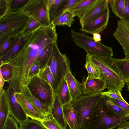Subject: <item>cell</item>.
I'll return each mask as SVG.
<instances>
[{
    "instance_id": "6da1fadb",
    "label": "cell",
    "mask_w": 129,
    "mask_h": 129,
    "mask_svg": "<svg viewBox=\"0 0 129 129\" xmlns=\"http://www.w3.org/2000/svg\"><path fill=\"white\" fill-rule=\"evenodd\" d=\"M57 36L56 26L52 23L42 26L34 31L19 52L2 64H9L12 69L9 86L17 93L21 92L27 86L30 70L39 54L47 45L56 42Z\"/></svg>"
},
{
    "instance_id": "7a4b0ae2",
    "label": "cell",
    "mask_w": 129,
    "mask_h": 129,
    "mask_svg": "<svg viewBox=\"0 0 129 129\" xmlns=\"http://www.w3.org/2000/svg\"><path fill=\"white\" fill-rule=\"evenodd\" d=\"M128 119L129 115H119L108 109L102 95L90 114L88 129H114Z\"/></svg>"
},
{
    "instance_id": "3957f363",
    "label": "cell",
    "mask_w": 129,
    "mask_h": 129,
    "mask_svg": "<svg viewBox=\"0 0 129 129\" xmlns=\"http://www.w3.org/2000/svg\"><path fill=\"white\" fill-rule=\"evenodd\" d=\"M87 54L99 68L100 79L105 82L106 88L108 90L121 92L125 83L112 62L111 57L88 53Z\"/></svg>"
},
{
    "instance_id": "277c9868",
    "label": "cell",
    "mask_w": 129,
    "mask_h": 129,
    "mask_svg": "<svg viewBox=\"0 0 129 129\" xmlns=\"http://www.w3.org/2000/svg\"><path fill=\"white\" fill-rule=\"evenodd\" d=\"M102 96L101 93L82 95L72 101L71 105L77 116L75 129H88L90 114Z\"/></svg>"
},
{
    "instance_id": "5b68a950",
    "label": "cell",
    "mask_w": 129,
    "mask_h": 129,
    "mask_svg": "<svg viewBox=\"0 0 129 129\" xmlns=\"http://www.w3.org/2000/svg\"><path fill=\"white\" fill-rule=\"evenodd\" d=\"M29 19L22 11L9 12L0 18V37L5 35L14 36L22 33Z\"/></svg>"
},
{
    "instance_id": "8992f818",
    "label": "cell",
    "mask_w": 129,
    "mask_h": 129,
    "mask_svg": "<svg viewBox=\"0 0 129 129\" xmlns=\"http://www.w3.org/2000/svg\"><path fill=\"white\" fill-rule=\"evenodd\" d=\"M71 37L75 44L84 50L87 53L112 57V48L104 45L100 42H96L93 38L85 33L71 31Z\"/></svg>"
},
{
    "instance_id": "52a82bcc",
    "label": "cell",
    "mask_w": 129,
    "mask_h": 129,
    "mask_svg": "<svg viewBox=\"0 0 129 129\" xmlns=\"http://www.w3.org/2000/svg\"><path fill=\"white\" fill-rule=\"evenodd\" d=\"M27 86L35 97L51 109L54 101V92L50 85L37 75L29 79Z\"/></svg>"
},
{
    "instance_id": "ba28073f",
    "label": "cell",
    "mask_w": 129,
    "mask_h": 129,
    "mask_svg": "<svg viewBox=\"0 0 129 129\" xmlns=\"http://www.w3.org/2000/svg\"><path fill=\"white\" fill-rule=\"evenodd\" d=\"M21 10L42 26L48 25L51 23L45 0H30Z\"/></svg>"
},
{
    "instance_id": "9c48e42d",
    "label": "cell",
    "mask_w": 129,
    "mask_h": 129,
    "mask_svg": "<svg viewBox=\"0 0 129 129\" xmlns=\"http://www.w3.org/2000/svg\"><path fill=\"white\" fill-rule=\"evenodd\" d=\"M63 55L60 52L56 42L53 43L52 53L48 66L53 75L54 82L53 88L55 93L64 77L62 66Z\"/></svg>"
},
{
    "instance_id": "30bf717a",
    "label": "cell",
    "mask_w": 129,
    "mask_h": 129,
    "mask_svg": "<svg viewBox=\"0 0 129 129\" xmlns=\"http://www.w3.org/2000/svg\"><path fill=\"white\" fill-rule=\"evenodd\" d=\"M63 55L64 77L67 80L73 100H75L83 95L82 84L72 74L70 70V62L69 58L64 54Z\"/></svg>"
},
{
    "instance_id": "8fae6325",
    "label": "cell",
    "mask_w": 129,
    "mask_h": 129,
    "mask_svg": "<svg viewBox=\"0 0 129 129\" xmlns=\"http://www.w3.org/2000/svg\"><path fill=\"white\" fill-rule=\"evenodd\" d=\"M6 91L9 101L10 115L20 125L27 120L29 117L19 102L16 96V92L14 89L9 86Z\"/></svg>"
},
{
    "instance_id": "7c38bea8",
    "label": "cell",
    "mask_w": 129,
    "mask_h": 129,
    "mask_svg": "<svg viewBox=\"0 0 129 129\" xmlns=\"http://www.w3.org/2000/svg\"><path fill=\"white\" fill-rule=\"evenodd\" d=\"M117 27L113 37L122 46L124 59H129V23L123 19L117 21Z\"/></svg>"
},
{
    "instance_id": "4fadbf2b",
    "label": "cell",
    "mask_w": 129,
    "mask_h": 129,
    "mask_svg": "<svg viewBox=\"0 0 129 129\" xmlns=\"http://www.w3.org/2000/svg\"><path fill=\"white\" fill-rule=\"evenodd\" d=\"M109 17V10L108 8L97 18L82 26L80 30L91 34L99 33L106 28Z\"/></svg>"
},
{
    "instance_id": "5bb4252c",
    "label": "cell",
    "mask_w": 129,
    "mask_h": 129,
    "mask_svg": "<svg viewBox=\"0 0 129 129\" xmlns=\"http://www.w3.org/2000/svg\"><path fill=\"white\" fill-rule=\"evenodd\" d=\"M35 30L27 33L20 34L14 40L9 49L0 56V64L19 52L25 44Z\"/></svg>"
},
{
    "instance_id": "9a60e30c",
    "label": "cell",
    "mask_w": 129,
    "mask_h": 129,
    "mask_svg": "<svg viewBox=\"0 0 129 129\" xmlns=\"http://www.w3.org/2000/svg\"><path fill=\"white\" fill-rule=\"evenodd\" d=\"M83 95H90L100 93L105 89V82L100 79H90L87 77L82 80Z\"/></svg>"
},
{
    "instance_id": "2e32d148",
    "label": "cell",
    "mask_w": 129,
    "mask_h": 129,
    "mask_svg": "<svg viewBox=\"0 0 129 129\" xmlns=\"http://www.w3.org/2000/svg\"><path fill=\"white\" fill-rule=\"evenodd\" d=\"M108 0H98L80 20L82 26L97 18L107 8H108Z\"/></svg>"
},
{
    "instance_id": "e0dca14e",
    "label": "cell",
    "mask_w": 129,
    "mask_h": 129,
    "mask_svg": "<svg viewBox=\"0 0 129 129\" xmlns=\"http://www.w3.org/2000/svg\"><path fill=\"white\" fill-rule=\"evenodd\" d=\"M16 95L19 102L29 117L40 122L44 119L45 117L21 93L16 92Z\"/></svg>"
},
{
    "instance_id": "ac0fdd59",
    "label": "cell",
    "mask_w": 129,
    "mask_h": 129,
    "mask_svg": "<svg viewBox=\"0 0 129 129\" xmlns=\"http://www.w3.org/2000/svg\"><path fill=\"white\" fill-rule=\"evenodd\" d=\"M50 111L52 116L56 122L64 129H67V124L64 116L63 107L59 97L55 93Z\"/></svg>"
},
{
    "instance_id": "d6986e66",
    "label": "cell",
    "mask_w": 129,
    "mask_h": 129,
    "mask_svg": "<svg viewBox=\"0 0 129 129\" xmlns=\"http://www.w3.org/2000/svg\"><path fill=\"white\" fill-rule=\"evenodd\" d=\"M10 115L9 99L5 90L0 95V129H4L6 122Z\"/></svg>"
},
{
    "instance_id": "ffe728a7",
    "label": "cell",
    "mask_w": 129,
    "mask_h": 129,
    "mask_svg": "<svg viewBox=\"0 0 129 129\" xmlns=\"http://www.w3.org/2000/svg\"><path fill=\"white\" fill-rule=\"evenodd\" d=\"M55 93L59 97L63 107L70 104L73 100L67 80L64 77L59 84L56 92Z\"/></svg>"
},
{
    "instance_id": "44dd1931",
    "label": "cell",
    "mask_w": 129,
    "mask_h": 129,
    "mask_svg": "<svg viewBox=\"0 0 129 129\" xmlns=\"http://www.w3.org/2000/svg\"><path fill=\"white\" fill-rule=\"evenodd\" d=\"M21 93L34 105L44 116L46 117L50 113V109L35 97L31 93L27 86Z\"/></svg>"
},
{
    "instance_id": "7402d4cb",
    "label": "cell",
    "mask_w": 129,
    "mask_h": 129,
    "mask_svg": "<svg viewBox=\"0 0 129 129\" xmlns=\"http://www.w3.org/2000/svg\"><path fill=\"white\" fill-rule=\"evenodd\" d=\"M98 0H80L70 10L75 16L78 17L80 20Z\"/></svg>"
},
{
    "instance_id": "603a6c76",
    "label": "cell",
    "mask_w": 129,
    "mask_h": 129,
    "mask_svg": "<svg viewBox=\"0 0 129 129\" xmlns=\"http://www.w3.org/2000/svg\"><path fill=\"white\" fill-rule=\"evenodd\" d=\"M111 60L125 83H129V59L111 57Z\"/></svg>"
},
{
    "instance_id": "cb8c5ba5",
    "label": "cell",
    "mask_w": 129,
    "mask_h": 129,
    "mask_svg": "<svg viewBox=\"0 0 129 129\" xmlns=\"http://www.w3.org/2000/svg\"><path fill=\"white\" fill-rule=\"evenodd\" d=\"M53 43H50L46 46L41 51L36 59L35 61L39 62L40 71L48 66L52 53Z\"/></svg>"
},
{
    "instance_id": "d4e9b609",
    "label": "cell",
    "mask_w": 129,
    "mask_h": 129,
    "mask_svg": "<svg viewBox=\"0 0 129 129\" xmlns=\"http://www.w3.org/2000/svg\"><path fill=\"white\" fill-rule=\"evenodd\" d=\"M64 115L66 122L70 129H75L77 120V113L70 104L63 107Z\"/></svg>"
},
{
    "instance_id": "484cf974",
    "label": "cell",
    "mask_w": 129,
    "mask_h": 129,
    "mask_svg": "<svg viewBox=\"0 0 129 129\" xmlns=\"http://www.w3.org/2000/svg\"><path fill=\"white\" fill-rule=\"evenodd\" d=\"M85 60L86 62L85 66L88 73L87 77L90 79H100V74L99 68L91 60L87 54Z\"/></svg>"
},
{
    "instance_id": "4316f807",
    "label": "cell",
    "mask_w": 129,
    "mask_h": 129,
    "mask_svg": "<svg viewBox=\"0 0 129 129\" xmlns=\"http://www.w3.org/2000/svg\"><path fill=\"white\" fill-rule=\"evenodd\" d=\"M113 13L120 19L123 18L125 7L124 0H108Z\"/></svg>"
},
{
    "instance_id": "83f0119b",
    "label": "cell",
    "mask_w": 129,
    "mask_h": 129,
    "mask_svg": "<svg viewBox=\"0 0 129 129\" xmlns=\"http://www.w3.org/2000/svg\"><path fill=\"white\" fill-rule=\"evenodd\" d=\"M20 34L12 36L5 35L0 37V56L9 49Z\"/></svg>"
},
{
    "instance_id": "f1b7e54d",
    "label": "cell",
    "mask_w": 129,
    "mask_h": 129,
    "mask_svg": "<svg viewBox=\"0 0 129 129\" xmlns=\"http://www.w3.org/2000/svg\"><path fill=\"white\" fill-rule=\"evenodd\" d=\"M104 96L105 99L106 105L108 109L115 114L119 115H129V113L128 111L115 104L109 97L105 96Z\"/></svg>"
},
{
    "instance_id": "f546056e",
    "label": "cell",
    "mask_w": 129,
    "mask_h": 129,
    "mask_svg": "<svg viewBox=\"0 0 129 129\" xmlns=\"http://www.w3.org/2000/svg\"><path fill=\"white\" fill-rule=\"evenodd\" d=\"M80 0H62L60 4L53 17L52 22L56 18L61 15L64 12L69 10Z\"/></svg>"
},
{
    "instance_id": "4dcf8cb0",
    "label": "cell",
    "mask_w": 129,
    "mask_h": 129,
    "mask_svg": "<svg viewBox=\"0 0 129 129\" xmlns=\"http://www.w3.org/2000/svg\"><path fill=\"white\" fill-rule=\"evenodd\" d=\"M41 122L47 129H64L53 117L51 112Z\"/></svg>"
},
{
    "instance_id": "1f68e13d",
    "label": "cell",
    "mask_w": 129,
    "mask_h": 129,
    "mask_svg": "<svg viewBox=\"0 0 129 129\" xmlns=\"http://www.w3.org/2000/svg\"><path fill=\"white\" fill-rule=\"evenodd\" d=\"M20 126V129H47L40 121L29 118Z\"/></svg>"
},
{
    "instance_id": "d6a6232c",
    "label": "cell",
    "mask_w": 129,
    "mask_h": 129,
    "mask_svg": "<svg viewBox=\"0 0 129 129\" xmlns=\"http://www.w3.org/2000/svg\"><path fill=\"white\" fill-rule=\"evenodd\" d=\"M37 75L53 88L54 78L49 66H48L44 70L40 71Z\"/></svg>"
},
{
    "instance_id": "836d02e7",
    "label": "cell",
    "mask_w": 129,
    "mask_h": 129,
    "mask_svg": "<svg viewBox=\"0 0 129 129\" xmlns=\"http://www.w3.org/2000/svg\"><path fill=\"white\" fill-rule=\"evenodd\" d=\"M30 0H12L10 12H16L21 11Z\"/></svg>"
},
{
    "instance_id": "e575fe53",
    "label": "cell",
    "mask_w": 129,
    "mask_h": 129,
    "mask_svg": "<svg viewBox=\"0 0 129 129\" xmlns=\"http://www.w3.org/2000/svg\"><path fill=\"white\" fill-rule=\"evenodd\" d=\"M0 71L3 77L6 82H9L11 79L12 76V70L11 66L7 64L0 65Z\"/></svg>"
},
{
    "instance_id": "d590c367",
    "label": "cell",
    "mask_w": 129,
    "mask_h": 129,
    "mask_svg": "<svg viewBox=\"0 0 129 129\" xmlns=\"http://www.w3.org/2000/svg\"><path fill=\"white\" fill-rule=\"evenodd\" d=\"M12 0H0V18L10 12V3Z\"/></svg>"
},
{
    "instance_id": "8d00e7d4",
    "label": "cell",
    "mask_w": 129,
    "mask_h": 129,
    "mask_svg": "<svg viewBox=\"0 0 129 129\" xmlns=\"http://www.w3.org/2000/svg\"><path fill=\"white\" fill-rule=\"evenodd\" d=\"M42 26L36 20L29 17L28 24L22 33H27L34 30Z\"/></svg>"
},
{
    "instance_id": "74e56055",
    "label": "cell",
    "mask_w": 129,
    "mask_h": 129,
    "mask_svg": "<svg viewBox=\"0 0 129 129\" xmlns=\"http://www.w3.org/2000/svg\"><path fill=\"white\" fill-rule=\"evenodd\" d=\"M62 0H55L48 11L49 19L51 23L53 21V17L57 12Z\"/></svg>"
},
{
    "instance_id": "f35d334b",
    "label": "cell",
    "mask_w": 129,
    "mask_h": 129,
    "mask_svg": "<svg viewBox=\"0 0 129 129\" xmlns=\"http://www.w3.org/2000/svg\"><path fill=\"white\" fill-rule=\"evenodd\" d=\"M62 16L65 25L69 27H71L73 22L74 21L75 17L73 14L69 10L64 12L62 14Z\"/></svg>"
},
{
    "instance_id": "ab89813d",
    "label": "cell",
    "mask_w": 129,
    "mask_h": 129,
    "mask_svg": "<svg viewBox=\"0 0 129 129\" xmlns=\"http://www.w3.org/2000/svg\"><path fill=\"white\" fill-rule=\"evenodd\" d=\"M100 93L103 95L106 96L110 98L119 100L124 102H126L122 97L121 92L119 91H116L108 90L105 92H102Z\"/></svg>"
},
{
    "instance_id": "60d3db41",
    "label": "cell",
    "mask_w": 129,
    "mask_h": 129,
    "mask_svg": "<svg viewBox=\"0 0 129 129\" xmlns=\"http://www.w3.org/2000/svg\"><path fill=\"white\" fill-rule=\"evenodd\" d=\"M39 62L35 61L30 70L28 75L29 79L35 76L38 75L41 71Z\"/></svg>"
},
{
    "instance_id": "b9f144b4",
    "label": "cell",
    "mask_w": 129,
    "mask_h": 129,
    "mask_svg": "<svg viewBox=\"0 0 129 129\" xmlns=\"http://www.w3.org/2000/svg\"><path fill=\"white\" fill-rule=\"evenodd\" d=\"M4 129H20L18 122L12 116L10 115L6 123Z\"/></svg>"
},
{
    "instance_id": "7bdbcfd3",
    "label": "cell",
    "mask_w": 129,
    "mask_h": 129,
    "mask_svg": "<svg viewBox=\"0 0 129 129\" xmlns=\"http://www.w3.org/2000/svg\"><path fill=\"white\" fill-rule=\"evenodd\" d=\"M109 98L115 104L129 113V104L127 102H124L122 100L113 98Z\"/></svg>"
},
{
    "instance_id": "ee69618b",
    "label": "cell",
    "mask_w": 129,
    "mask_h": 129,
    "mask_svg": "<svg viewBox=\"0 0 129 129\" xmlns=\"http://www.w3.org/2000/svg\"><path fill=\"white\" fill-rule=\"evenodd\" d=\"M125 7L123 18L129 23V0H124Z\"/></svg>"
},
{
    "instance_id": "f6af8a7d",
    "label": "cell",
    "mask_w": 129,
    "mask_h": 129,
    "mask_svg": "<svg viewBox=\"0 0 129 129\" xmlns=\"http://www.w3.org/2000/svg\"><path fill=\"white\" fill-rule=\"evenodd\" d=\"M55 26L64 25H65L62 15H60L55 19L51 23Z\"/></svg>"
},
{
    "instance_id": "bcb514c9",
    "label": "cell",
    "mask_w": 129,
    "mask_h": 129,
    "mask_svg": "<svg viewBox=\"0 0 129 129\" xmlns=\"http://www.w3.org/2000/svg\"><path fill=\"white\" fill-rule=\"evenodd\" d=\"M117 129H129V121L126 120L120 123Z\"/></svg>"
},
{
    "instance_id": "7dc6e473",
    "label": "cell",
    "mask_w": 129,
    "mask_h": 129,
    "mask_svg": "<svg viewBox=\"0 0 129 129\" xmlns=\"http://www.w3.org/2000/svg\"><path fill=\"white\" fill-rule=\"evenodd\" d=\"M0 74V94H1L3 90V88L4 85V83L6 82V81L3 78L2 75V73L1 71Z\"/></svg>"
},
{
    "instance_id": "c3c4849f",
    "label": "cell",
    "mask_w": 129,
    "mask_h": 129,
    "mask_svg": "<svg viewBox=\"0 0 129 129\" xmlns=\"http://www.w3.org/2000/svg\"><path fill=\"white\" fill-rule=\"evenodd\" d=\"M93 39L96 42H100L101 41V35L98 33H94L93 34Z\"/></svg>"
},
{
    "instance_id": "681fc988",
    "label": "cell",
    "mask_w": 129,
    "mask_h": 129,
    "mask_svg": "<svg viewBox=\"0 0 129 129\" xmlns=\"http://www.w3.org/2000/svg\"><path fill=\"white\" fill-rule=\"evenodd\" d=\"M54 1L55 0H45L48 11Z\"/></svg>"
},
{
    "instance_id": "f907efd6",
    "label": "cell",
    "mask_w": 129,
    "mask_h": 129,
    "mask_svg": "<svg viewBox=\"0 0 129 129\" xmlns=\"http://www.w3.org/2000/svg\"><path fill=\"white\" fill-rule=\"evenodd\" d=\"M128 89L129 91V84L128 85Z\"/></svg>"
}]
</instances>
